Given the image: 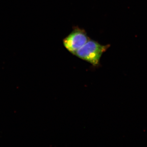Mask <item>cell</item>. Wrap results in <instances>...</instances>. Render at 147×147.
<instances>
[{"label":"cell","mask_w":147,"mask_h":147,"mask_svg":"<svg viewBox=\"0 0 147 147\" xmlns=\"http://www.w3.org/2000/svg\"><path fill=\"white\" fill-rule=\"evenodd\" d=\"M110 46L109 45H101L97 41L90 39L76 51L74 55L92 65L96 66L99 65L102 54Z\"/></svg>","instance_id":"obj_1"},{"label":"cell","mask_w":147,"mask_h":147,"mask_svg":"<svg viewBox=\"0 0 147 147\" xmlns=\"http://www.w3.org/2000/svg\"><path fill=\"white\" fill-rule=\"evenodd\" d=\"M90 39L84 29L74 27L72 32L63 40L64 46L69 53H75Z\"/></svg>","instance_id":"obj_2"}]
</instances>
